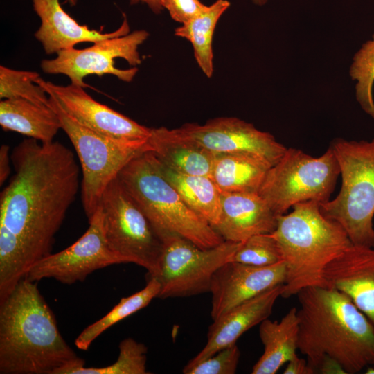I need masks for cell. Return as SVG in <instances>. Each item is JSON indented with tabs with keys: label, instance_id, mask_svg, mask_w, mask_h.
I'll return each mask as SVG.
<instances>
[{
	"label": "cell",
	"instance_id": "d6a6232c",
	"mask_svg": "<svg viewBox=\"0 0 374 374\" xmlns=\"http://www.w3.org/2000/svg\"><path fill=\"white\" fill-rule=\"evenodd\" d=\"M314 372L321 374H346L341 364L328 356H323L319 359L315 366Z\"/></svg>",
	"mask_w": 374,
	"mask_h": 374
},
{
	"label": "cell",
	"instance_id": "603a6c76",
	"mask_svg": "<svg viewBox=\"0 0 374 374\" xmlns=\"http://www.w3.org/2000/svg\"><path fill=\"white\" fill-rule=\"evenodd\" d=\"M0 125L5 131L18 132L41 143H51L61 127L60 118L50 107L23 98L0 102Z\"/></svg>",
	"mask_w": 374,
	"mask_h": 374
},
{
	"label": "cell",
	"instance_id": "8fae6325",
	"mask_svg": "<svg viewBox=\"0 0 374 374\" xmlns=\"http://www.w3.org/2000/svg\"><path fill=\"white\" fill-rule=\"evenodd\" d=\"M145 30H134L123 36L97 41L84 49L63 50L52 60H43L42 71L48 74L66 75L71 83L88 87L84 78L90 75L111 74L124 82H131L141 63L139 46L148 37Z\"/></svg>",
	"mask_w": 374,
	"mask_h": 374
},
{
	"label": "cell",
	"instance_id": "5bb4252c",
	"mask_svg": "<svg viewBox=\"0 0 374 374\" xmlns=\"http://www.w3.org/2000/svg\"><path fill=\"white\" fill-rule=\"evenodd\" d=\"M179 128L214 154L249 152L264 157L273 166L287 150L270 133L235 117L216 118L204 125L187 123Z\"/></svg>",
	"mask_w": 374,
	"mask_h": 374
},
{
	"label": "cell",
	"instance_id": "d4e9b609",
	"mask_svg": "<svg viewBox=\"0 0 374 374\" xmlns=\"http://www.w3.org/2000/svg\"><path fill=\"white\" fill-rule=\"evenodd\" d=\"M229 6L227 0H217L204 12L175 30L176 36L184 37L191 43L195 58L208 78L211 77L213 72V33L218 20Z\"/></svg>",
	"mask_w": 374,
	"mask_h": 374
},
{
	"label": "cell",
	"instance_id": "ac0fdd59",
	"mask_svg": "<svg viewBox=\"0 0 374 374\" xmlns=\"http://www.w3.org/2000/svg\"><path fill=\"white\" fill-rule=\"evenodd\" d=\"M278 215L258 193H221V211L213 227L225 241L240 242L273 233Z\"/></svg>",
	"mask_w": 374,
	"mask_h": 374
},
{
	"label": "cell",
	"instance_id": "7c38bea8",
	"mask_svg": "<svg viewBox=\"0 0 374 374\" xmlns=\"http://www.w3.org/2000/svg\"><path fill=\"white\" fill-rule=\"evenodd\" d=\"M85 233L73 244L41 259L27 271L25 276L38 282L53 278L62 284L83 282L96 270L127 261L112 250L107 242L104 215L99 206L89 219Z\"/></svg>",
	"mask_w": 374,
	"mask_h": 374
},
{
	"label": "cell",
	"instance_id": "cb8c5ba5",
	"mask_svg": "<svg viewBox=\"0 0 374 374\" xmlns=\"http://www.w3.org/2000/svg\"><path fill=\"white\" fill-rule=\"evenodd\" d=\"M161 165L165 176L187 206L214 227L220 215L221 191L212 179L209 176L184 174Z\"/></svg>",
	"mask_w": 374,
	"mask_h": 374
},
{
	"label": "cell",
	"instance_id": "e575fe53",
	"mask_svg": "<svg viewBox=\"0 0 374 374\" xmlns=\"http://www.w3.org/2000/svg\"><path fill=\"white\" fill-rule=\"evenodd\" d=\"M9 146L3 144L0 148V184H2L8 179L10 172Z\"/></svg>",
	"mask_w": 374,
	"mask_h": 374
},
{
	"label": "cell",
	"instance_id": "74e56055",
	"mask_svg": "<svg viewBox=\"0 0 374 374\" xmlns=\"http://www.w3.org/2000/svg\"><path fill=\"white\" fill-rule=\"evenodd\" d=\"M365 373L374 374V367H373L372 366L367 367Z\"/></svg>",
	"mask_w": 374,
	"mask_h": 374
},
{
	"label": "cell",
	"instance_id": "f546056e",
	"mask_svg": "<svg viewBox=\"0 0 374 374\" xmlns=\"http://www.w3.org/2000/svg\"><path fill=\"white\" fill-rule=\"evenodd\" d=\"M257 267L283 261L280 247L272 233L252 235L240 242L231 260Z\"/></svg>",
	"mask_w": 374,
	"mask_h": 374
},
{
	"label": "cell",
	"instance_id": "484cf974",
	"mask_svg": "<svg viewBox=\"0 0 374 374\" xmlns=\"http://www.w3.org/2000/svg\"><path fill=\"white\" fill-rule=\"evenodd\" d=\"M160 284L155 278H148L144 288L133 294L123 297L105 316L86 327L77 337L75 344L78 349L87 350L92 342L106 330L139 310L145 308L157 298Z\"/></svg>",
	"mask_w": 374,
	"mask_h": 374
},
{
	"label": "cell",
	"instance_id": "7402d4cb",
	"mask_svg": "<svg viewBox=\"0 0 374 374\" xmlns=\"http://www.w3.org/2000/svg\"><path fill=\"white\" fill-rule=\"evenodd\" d=\"M259 336L263 353L252 368V374H275L297 355L299 318L293 307L280 321L266 319L260 323Z\"/></svg>",
	"mask_w": 374,
	"mask_h": 374
},
{
	"label": "cell",
	"instance_id": "8992f818",
	"mask_svg": "<svg viewBox=\"0 0 374 374\" xmlns=\"http://www.w3.org/2000/svg\"><path fill=\"white\" fill-rule=\"evenodd\" d=\"M341 175V189L320 204L321 213L339 223L353 244L374 247V139H335L330 145Z\"/></svg>",
	"mask_w": 374,
	"mask_h": 374
},
{
	"label": "cell",
	"instance_id": "4316f807",
	"mask_svg": "<svg viewBox=\"0 0 374 374\" xmlns=\"http://www.w3.org/2000/svg\"><path fill=\"white\" fill-rule=\"evenodd\" d=\"M116 362L104 367L77 366L62 371L60 374H147V346L132 337L123 339L118 346Z\"/></svg>",
	"mask_w": 374,
	"mask_h": 374
},
{
	"label": "cell",
	"instance_id": "4dcf8cb0",
	"mask_svg": "<svg viewBox=\"0 0 374 374\" xmlns=\"http://www.w3.org/2000/svg\"><path fill=\"white\" fill-rule=\"evenodd\" d=\"M240 357V351L235 344L188 368L183 369L182 372L184 374H234Z\"/></svg>",
	"mask_w": 374,
	"mask_h": 374
},
{
	"label": "cell",
	"instance_id": "7a4b0ae2",
	"mask_svg": "<svg viewBox=\"0 0 374 374\" xmlns=\"http://www.w3.org/2000/svg\"><path fill=\"white\" fill-rule=\"evenodd\" d=\"M85 365L67 344L37 282L22 278L0 300V373L60 374Z\"/></svg>",
	"mask_w": 374,
	"mask_h": 374
},
{
	"label": "cell",
	"instance_id": "ffe728a7",
	"mask_svg": "<svg viewBox=\"0 0 374 374\" xmlns=\"http://www.w3.org/2000/svg\"><path fill=\"white\" fill-rule=\"evenodd\" d=\"M151 151L164 166L187 175L209 176L215 154L184 133L180 128H152Z\"/></svg>",
	"mask_w": 374,
	"mask_h": 374
},
{
	"label": "cell",
	"instance_id": "2e32d148",
	"mask_svg": "<svg viewBox=\"0 0 374 374\" xmlns=\"http://www.w3.org/2000/svg\"><path fill=\"white\" fill-rule=\"evenodd\" d=\"M326 287L348 296L374 326V247L352 244L324 271Z\"/></svg>",
	"mask_w": 374,
	"mask_h": 374
},
{
	"label": "cell",
	"instance_id": "9c48e42d",
	"mask_svg": "<svg viewBox=\"0 0 374 374\" xmlns=\"http://www.w3.org/2000/svg\"><path fill=\"white\" fill-rule=\"evenodd\" d=\"M163 249L157 273L153 277L160 284L157 298L187 297L210 292L215 272L231 261L240 242L224 241L202 249L189 240L172 233L159 235Z\"/></svg>",
	"mask_w": 374,
	"mask_h": 374
},
{
	"label": "cell",
	"instance_id": "d590c367",
	"mask_svg": "<svg viewBox=\"0 0 374 374\" xmlns=\"http://www.w3.org/2000/svg\"><path fill=\"white\" fill-rule=\"evenodd\" d=\"M131 4L143 2L146 3L149 8L156 14L161 12L163 8L161 5V0H130Z\"/></svg>",
	"mask_w": 374,
	"mask_h": 374
},
{
	"label": "cell",
	"instance_id": "1f68e13d",
	"mask_svg": "<svg viewBox=\"0 0 374 374\" xmlns=\"http://www.w3.org/2000/svg\"><path fill=\"white\" fill-rule=\"evenodd\" d=\"M161 5L168 10L173 20L182 24L204 12L208 7L199 0H161Z\"/></svg>",
	"mask_w": 374,
	"mask_h": 374
},
{
	"label": "cell",
	"instance_id": "e0dca14e",
	"mask_svg": "<svg viewBox=\"0 0 374 374\" xmlns=\"http://www.w3.org/2000/svg\"><path fill=\"white\" fill-rule=\"evenodd\" d=\"M283 290V284L272 287L237 305L213 320L208 327L205 346L183 369L188 368L222 348L236 344L246 331L268 319Z\"/></svg>",
	"mask_w": 374,
	"mask_h": 374
},
{
	"label": "cell",
	"instance_id": "6da1fadb",
	"mask_svg": "<svg viewBox=\"0 0 374 374\" xmlns=\"http://www.w3.org/2000/svg\"><path fill=\"white\" fill-rule=\"evenodd\" d=\"M11 159L15 174L0 195V300L51 253L81 184L73 152L58 141L24 139Z\"/></svg>",
	"mask_w": 374,
	"mask_h": 374
},
{
	"label": "cell",
	"instance_id": "277c9868",
	"mask_svg": "<svg viewBox=\"0 0 374 374\" xmlns=\"http://www.w3.org/2000/svg\"><path fill=\"white\" fill-rule=\"evenodd\" d=\"M278 217L271 233L282 250L286 278L281 296L289 298L309 287H326L327 266L353 243L343 227L325 217L320 204H295Z\"/></svg>",
	"mask_w": 374,
	"mask_h": 374
},
{
	"label": "cell",
	"instance_id": "f35d334b",
	"mask_svg": "<svg viewBox=\"0 0 374 374\" xmlns=\"http://www.w3.org/2000/svg\"><path fill=\"white\" fill-rule=\"evenodd\" d=\"M69 4L72 6H75L77 3V0H67Z\"/></svg>",
	"mask_w": 374,
	"mask_h": 374
},
{
	"label": "cell",
	"instance_id": "836d02e7",
	"mask_svg": "<svg viewBox=\"0 0 374 374\" xmlns=\"http://www.w3.org/2000/svg\"><path fill=\"white\" fill-rule=\"evenodd\" d=\"M283 374H314V373L308 365L307 359L296 355L287 362Z\"/></svg>",
	"mask_w": 374,
	"mask_h": 374
},
{
	"label": "cell",
	"instance_id": "52a82bcc",
	"mask_svg": "<svg viewBox=\"0 0 374 374\" xmlns=\"http://www.w3.org/2000/svg\"><path fill=\"white\" fill-rule=\"evenodd\" d=\"M339 175L330 146L319 157L290 148L269 168L258 193L280 215L299 203L314 201L321 204L330 200Z\"/></svg>",
	"mask_w": 374,
	"mask_h": 374
},
{
	"label": "cell",
	"instance_id": "3957f363",
	"mask_svg": "<svg viewBox=\"0 0 374 374\" xmlns=\"http://www.w3.org/2000/svg\"><path fill=\"white\" fill-rule=\"evenodd\" d=\"M299 303L298 349L314 372L328 356L346 374L374 365V326L344 293L325 287H309L296 294Z\"/></svg>",
	"mask_w": 374,
	"mask_h": 374
},
{
	"label": "cell",
	"instance_id": "f1b7e54d",
	"mask_svg": "<svg viewBox=\"0 0 374 374\" xmlns=\"http://www.w3.org/2000/svg\"><path fill=\"white\" fill-rule=\"evenodd\" d=\"M350 75L357 81L356 98L362 108L374 118L373 85L374 82V35L353 57Z\"/></svg>",
	"mask_w": 374,
	"mask_h": 374
},
{
	"label": "cell",
	"instance_id": "d6986e66",
	"mask_svg": "<svg viewBox=\"0 0 374 374\" xmlns=\"http://www.w3.org/2000/svg\"><path fill=\"white\" fill-rule=\"evenodd\" d=\"M33 8L39 17L41 25L35 33L48 55L74 48L78 43L123 36L130 33L125 14L121 26L111 33L90 30L87 25L79 24L62 8L59 0H33Z\"/></svg>",
	"mask_w": 374,
	"mask_h": 374
},
{
	"label": "cell",
	"instance_id": "30bf717a",
	"mask_svg": "<svg viewBox=\"0 0 374 374\" xmlns=\"http://www.w3.org/2000/svg\"><path fill=\"white\" fill-rule=\"evenodd\" d=\"M104 215L109 246L128 262L146 269L148 277L158 271L163 242L139 206L118 177L107 186L99 206Z\"/></svg>",
	"mask_w": 374,
	"mask_h": 374
},
{
	"label": "cell",
	"instance_id": "44dd1931",
	"mask_svg": "<svg viewBox=\"0 0 374 374\" xmlns=\"http://www.w3.org/2000/svg\"><path fill=\"white\" fill-rule=\"evenodd\" d=\"M271 166L253 153L216 154L210 177L221 193H258Z\"/></svg>",
	"mask_w": 374,
	"mask_h": 374
},
{
	"label": "cell",
	"instance_id": "9a60e30c",
	"mask_svg": "<svg viewBox=\"0 0 374 374\" xmlns=\"http://www.w3.org/2000/svg\"><path fill=\"white\" fill-rule=\"evenodd\" d=\"M284 261L257 267L229 261L214 274L211 283V317L213 320L237 305L285 283Z\"/></svg>",
	"mask_w": 374,
	"mask_h": 374
},
{
	"label": "cell",
	"instance_id": "8d00e7d4",
	"mask_svg": "<svg viewBox=\"0 0 374 374\" xmlns=\"http://www.w3.org/2000/svg\"><path fill=\"white\" fill-rule=\"evenodd\" d=\"M269 0H252V1L257 4V5H260V6H262V5H264L265 3H266Z\"/></svg>",
	"mask_w": 374,
	"mask_h": 374
},
{
	"label": "cell",
	"instance_id": "ba28073f",
	"mask_svg": "<svg viewBox=\"0 0 374 374\" xmlns=\"http://www.w3.org/2000/svg\"><path fill=\"white\" fill-rule=\"evenodd\" d=\"M48 97L50 107L57 114L62 130L71 140L80 162L81 199L90 219L108 184L133 158L150 150L118 143L89 130L66 113L53 97Z\"/></svg>",
	"mask_w": 374,
	"mask_h": 374
},
{
	"label": "cell",
	"instance_id": "4fadbf2b",
	"mask_svg": "<svg viewBox=\"0 0 374 374\" xmlns=\"http://www.w3.org/2000/svg\"><path fill=\"white\" fill-rule=\"evenodd\" d=\"M35 82L53 97L71 118L89 130L118 143L150 150L152 128L94 100L84 88L57 85L41 77Z\"/></svg>",
	"mask_w": 374,
	"mask_h": 374
},
{
	"label": "cell",
	"instance_id": "5b68a950",
	"mask_svg": "<svg viewBox=\"0 0 374 374\" xmlns=\"http://www.w3.org/2000/svg\"><path fill=\"white\" fill-rule=\"evenodd\" d=\"M117 177L159 236L163 233H175L202 249L225 241L208 222L187 206L151 151L133 158Z\"/></svg>",
	"mask_w": 374,
	"mask_h": 374
},
{
	"label": "cell",
	"instance_id": "83f0119b",
	"mask_svg": "<svg viewBox=\"0 0 374 374\" xmlns=\"http://www.w3.org/2000/svg\"><path fill=\"white\" fill-rule=\"evenodd\" d=\"M39 74L34 71L0 66V97L3 99L23 98L40 105H49V97L35 81Z\"/></svg>",
	"mask_w": 374,
	"mask_h": 374
}]
</instances>
